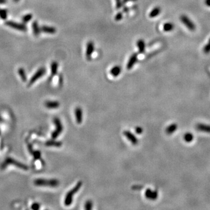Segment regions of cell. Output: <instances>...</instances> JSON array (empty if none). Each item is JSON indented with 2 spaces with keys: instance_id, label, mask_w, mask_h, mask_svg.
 <instances>
[{
  "instance_id": "1",
  "label": "cell",
  "mask_w": 210,
  "mask_h": 210,
  "mask_svg": "<svg viewBox=\"0 0 210 210\" xmlns=\"http://www.w3.org/2000/svg\"><path fill=\"white\" fill-rule=\"evenodd\" d=\"M82 185V182L81 181H78L77 184L72 188L71 190H69L68 192L65 195L64 199V204L66 206H69L71 205L72 201H73V197L75 194L79 190V189L81 188Z\"/></svg>"
},
{
  "instance_id": "2",
  "label": "cell",
  "mask_w": 210,
  "mask_h": 210,
  "mask_svg": "<svg viewBox=\"0 0 210 210\" xmlns=\"http://www.w3.org/2000/svg\"><path fill=\"white\" fill-rule=\"evenodd\" d=\"M34 185L37 186H50L55 187L59 186L60 181L57 179H37L34 181Z\"/></svg>"
},
{
  "instance_id": "3",
  "label": "cell",
  "mask_w": 210,
  "mask_h": 210,
  "mask_svg": "<svg viewBox=\"0 0 210 210\" xmlns=\"http://www.w3.org/2000/svg\"><path fill=\"white\" fill-rule=\"evenodd\" d=\"M9 165H14L16 167L20 168V169H23L25 170H28V169H29L26 165L23 164V163L18 162V160L13 159L11 158H8L5 160L4 161V163H2L1 165V168L2 169H4L5 167H6L7 166Z\"/></svg>"
},
{
  "instance_id": "4",
  "label": "cell",
  "mask_w": 210,
  "mask_h": 210,
  "mask_svg": "<svg viewBox=\"0 0 210 210\" xmlns=\"http://www.w3.org/2000/svg\"><path fill=\"white\" fill-rule=\"evenodd\" d=\"M53 121L55 125V130L51 134V138L55 139L62 133L63 131V126L60 120L57 117L54 118Z\"/></svg>"
},
{
  "instance_id": "5",
  "label": "cell",
  "mask_w": 210,
  "mask_h": 210,
  "mask_svg": "<svg viewBox=\"0 0 210 210\" xmlns=\"http://www.w3.org/2000/svg\"><path fill=\"white\" fill-rule=\"evenodd\" d=\"M181 22L186 26V27L191 31H194L195 29V26L194 23L188 16L186 15H181L180 18Z\"/></svg>"
},
{
  "instance_id": "6",
  "label": "cell",
  "mask_w": 210,
  "mask_h": 210,
  "mask_svg": "<svg viewBox=\"0 0 210 210\" xmlns=\"http://www.w3.org/2000/svg\"><path fill=\"white\" fill-rule=\"evenodd\" d=\"M46 73V69L44 68V67H42L40 68H39L38 70H37V71L34 74V75L33 76L31 79H30V81L29 82V85L28 86H30L32 85L33 83H34L36 81L38 80L39 78H40L41 76H43L44 74Z\"/></svg>"
},
{
  "instance_id": "7",
  "label": "cell",
  "mask_w": 210,
  "mask_h": 210,
  "mask_svg": "<svg viewBox=\"0 0 210 210\" xmlns=\"http://www.w3.org/2000/svg\"><path fill=\"white\" fill-rule=\"evenodd\" d=\"M5 25L8 26L13 28L14 29L20 30V31H26L27 28L25 24L22 23H18L12 21H7L5 23Z\"/></svg>"
},
{
  "instance_id": "8",
  "label": "cell",
  "mask_w": 210,
  "mask_h": 210,
  "mask_svg": "<svg viewBox=\"0 0 210 210\" xmlns=\"http://www.w3.org/2000/svg\"><path fill=\"white\" fill-rule=\"evenodd\" d=\"M124 135L129 140V141L131 142V143L135 145L138 143V139L137 138L135 135L132 133L131 131L128 130H125L123 132Z\"/></svg>"
},
{
  "instance_id": "9",
  "label": "cell",
  "mask_w": 210,
  "mask_h": 210,
  "mask_svg": "<svg viewBox=\"0 0 210 210\" xmlns=\"http://www.w3.org/2000/svg\"><path fill=\"white\" fill-rule=\"evenodd\" d=\"M95 50V45L93 42L92 41H89L88 42L87 45H86V57L88 60H90L92 57V54Z\"/></svg>"
},
{
  "instance_id": "10",
  "label": "cell",
  "mask_w": 210,
  "mask_h": 210,
  "mask_svg": "<svg viewBox=\"0 0 210 210\" xmlns=\"http://www.w3.org/2000/svg\"><path fill=\"white\" fill-rule=\"evenodd\" d=\"M145 196L147 199L155 200L158 197V193L156 190H152L151 188H147L145 192Z\"/></svg>"
},
{
  "instance_id": "11",
  "label": "cell",
  "mask_w": 210,
  "mask_h": 210,
  "mask_svg": "<svg viewBox=\"0 0 210 210\" xmlns=\"http://www.w3.org/2000/svg\"><path fill=\"white\" fill-rule=\"evenodd\" d=\"M138 60V54L137 53L133 54L131 56L129 60L127 62V68L128 69H131L132 68L134 67V64L137 62Z\"/></svg>"
},
{
  "instance_id": "12",
  "label": "cell",
  "mask_w": 210,
  "mask_h": 210,
  "mask_svg": "<svg viewBox=\"0 0 210 210\" xmlns=\"http://www.w3.org/2000/svg\"><path fill=\"white\" fill-rule=\"evenodd\" d=\"M75 115L76 123L78 124H81L82 122V110L80 107H77L75 109Z\"/></svg>"
},
{
  "instance_id": "13",
  "label": "cell",
  "mask_w": 210,
  "mask_h": 210,
  "mask_svg": "<svg viewBox=\"0 0 210 210\" xmlns=\"http://www.w3.org/2000/svg\"><path fill=\"white\" fill-rule=\"evenodd\" d=\"M45 106L48 109H57L60 106V103L58 101H47L44 103Z\"/></svg>"
},
{
  "instance_id": "14",
  "label": "cell",
  "mask_w": 210,
  "mask_h": 210,
  "mask_svg": "<svg viewBox=\"0 0 210 210\" xmlns=\"http://www.w3.org/2000/svg\"><path fill=\"white\" fill-rule=\"evenodd\" d=\"M41 30L45 33L48 34H54L57 31L55 27L48 26H43L41 27Z\"/></svg>"
},
{
  "instance_id": "15",
  "label": "cell",
  "mask_w": 210,
  "mask_h": 210,
  "mask_svg": "<svg viewBox=\"0 0 210 210\" xmlns=\"http://www.w3.org/2000/svg\"><path fill=\"white\" fill-rule=\"evenodd\" d=\"M62 142L61 141H55L54 139L49 140L46 142V146H54V147H61L62 146Z\"/></svg>"
},
{
  "instance_id": "16",
  "label": "cell",
  "mask_w": 210,
  "mask_h": 210,
  "mask_svg": "<svg viewBox=\"0 0 210 210\" xmlns=\"http://www.w3.org/2000/svg\"><path fill=\"white\" fill-rule=\"evenodd\" d=\"M137 47L138 48L139 52L140 53H142L145 51V43L142 39H139L137 41Z\"/></svg>"
},
{
  "instance_id": "17",
  "label": "cell",
  "mask_w": 210,
  "mask_h": 210,
  "mask_svg": "<svg viewBox=\"0 0 210 210\" xmlns=\"http://www.w3.org/2000/svg\"><path fill=\"white\" fill-rule=\"evenodd\" d=\"M121 68L119 66H114L110 70V74L112 76L114 77L118 76L121 73Z\"/></svg>"
},
{
  "instance_id": "18",
  "label": "cell",
  "mask_w": 210,
  "mask_h": 210,
  "mask_svg": "<svg viewBox=\"0 0 210 210\" xmlns=\"http://www.w3.org/2000/svg\"><path fill=\"white\" fill-rule=\"evenodd\" d=\"M161 12V9L160 7L156 6L151 11L150 13H149V16L150 18H155L156 16H158L159 15Z\"/></svg>"
},
{
  "instance_id": "19",
  "label": "cell",
  "mask_w": 210,
  "mask_h": 210,
  "mask_svg": "<svg viewBox=\"0 0 210 210\" xmlns=\"http://www.w3.org/2000/svg\"><path fill=\"white\" fill-rule=\"evenodd\" d=\"M58 64L56 61H53L51 64V72L52 75L54 76L57 74Z\"/></svg>"
},
{
  "instance_id": "20",
  "label": "cell",
  "mask_w": 210,
  "mask_h": 210,
  "mask_svg": "<svg viewBox=\"0 0 210 210\" xmlns=\"http://www.w3.org/2000/svg\"><path fill=\"white\" fill-rule=\"evenodd\" d=\"M177 128V126L176 124H170L166 128V132L167 134H171L176 130Z\"/></svg>"
},
{
  "instance_id": "21",
  "label": "cell",
  "mask_w": 210,
  "mask_h": 210,
  "mask_svg": "<svg viewBox=\"0 0 210 210\" xmlns=\"http://www.w3.org/2000/svg\"><path fill=\"white\" fill-rule=\"evenodd\" d=\"M163 30L165 32H170L172 30H173L174 29V25L172 23L170 22H167L165 23L164 25H163Z\"/></svg>"
},
{
  "instance_id": "22",
  "label": "cell",
  "mask_w": 210,
  "mask_h": 210,
  "mask_svg": "<svg viewBox=\"0 0 210 210\" xmlns=\"http://www.w3.org/2000/svg\"><path fill=\"white\" fill-rule=\"evenodd\" d=\"M32 27H33V33L35 36H38L40 34V29L39 27L38 23H37L36 21H34L33 23L32 24Z\"/></svg>"
},
{
  "instance_id": "23",
  "label": "cell",
  "mask_w": 210,
  "mask_h": 210,
  "mask_svg": "<svg viewBox=\"0 0 210 210\" xmlns=\"http://www.w3.org/2000/svg\"><path fill=\"white\" fill-rule=\"evenodd\" d=\"M197 128L201 131L206 132H210V126L204 124H198L197 125Z\"/></svg>"
},
{
  "instance_id": "24",
  "label": "cell",
  "mask_w": 210,
  "mask_h": 210,
  "mask_svg": "<svg viewBox=\"0 0 210 210\" xmlns=\"http://www.w3.org/2000/svg\"><path fill=\"white\" fill-rule=\"evenodd\" d=\"M18 74L19 75L20 77L22 79V81L23 82H26L27 80L26 75V73L25 71V69L22 68H20L19 69H18Z\"/></svg>"
},
{
  "instance_id": "25",
  "label": "cell",
  "mask_w": 210,
  "mask_h": 210,
  "mask_svg": "<svg viewBox=\"0 0 210 210\" xmlns=\"http://www.w3.org/2000/svg\"><path fill=\"white\" fill-rule=\"evenodd\" d=\"M93 207V202L91 200H87L85 204V209L86 210H91Z\"/></svg>"
},
{
  "instance_id": "26",
  "label": "cell",
  "mask_w": 210,
  "mask_h": 210,
  "mask_svg": "<svg viewBox=\"0 0 210 210\" xmlns=\"http://www.w3.org/2000/svg\"><path fill=\"white\" fill-rule=\"evenodd\" d=\"M0 18L3 20L6 19L7 18V11L6 9H0Z\"/></svg>"
},
{
  "instance_id": "27",
  "label": "cell",
  "mask_w": 210,
  "mask_h": 210,
  "mask_svg": "<svg viewBox=\"0 0 210 210\" xmlns=\"http://www.w3.org/2000/svg\"><path fill=\"white\" fill-rule=\"evenodd\" d=\"M32 15L30 13L29 14H27V15H25L22 18V21L24 23H27L28 22H29V21L32 19Z\"/></svg>"
},
{
  "instance_id": "28",
  "label": "cell",
  "mask_w": 210,
  "mask_h": 210,
  "mask_svg": "<svg viewBox=\"0 0 210 210\" xmlns=\"http://www.w3.org/2000/svg\"><path fill=\"white\" fill-rule=\"evenodd\" d=\"M193 135L190 134V133H187V134H186L185 135H184V140H185L186 142L191 141L193 139Z\"/></svg>"
},
{
  "instance_id": "29",
  "label": "cell",
  "mask_w": 210,
  "mask_h": 210,
  "mask_svg": "<svg viewBox=\"0 0 210 210\" xmlns=\"http://www.w3.org/2000/svg\"><path fill=\"white\" fill-rule=\"evenodd\" d=\"M203 51L205 54H208L210 53V42L208 41V43L204 46V48H203Z\"/></svg>"
},
{
  "instance_id": "30",
  "label": "cell",
  "mask_w": 210,
  "mask_h": 210,
  "mask_svg": "<svg viewBox=\"0 0 210 210\" xmlns=\"http://www.w3.org/2000/svg\"><path fill=\"white\" fill-rule=\"evenodd\" d=\"M31 153H32V155L34 156L35 159H39L40 158L41 153L39 151H32L31 152Z\"/></svg>"
},
{
  "instance_id": "31",
  "label": "cell",
  "mask_w": 210,
  "mask_h": 210,
  "mask_svg": "<svg viewBox=\"0 0 210 210\" xmlns=\"http://www.w3.org/2000/svg\"><path fill=\"white\" fill-rule=\"evenodd\" d=\"M135 131L137 134H141L143 132V129L141 127H137L135 128Z\"/></svg>"
},
{
  "instance_id": "32",
  "label": "cell",
  "mask_w": 210,
  "mask_h": 210,
  "mask_svg": "<svg viewBox=\"0 0 210 210\" xmlns=\"http://www.w3.org/2000/svg\"><path fill=\"white\" fill-rule=\"evenodd\" d=\"M122 18H123V13L121 12H118L115 16V20L116 21L120 20Z\"/></svg>"
},
{
  "instance_id": "33",
  "label": "cell",
  "mask_w": 210,
  "mask_h": 210,
  "mask_svg": "<svg viewBox=\"0 0 210 210\" xmlns=\"http://www.w3.org/2000/svg\"><path fill=\"white\" fill-rule=\"evenodd\" d=\"M143 188V186L141 185H134L132 187V189L134 190H141V189Z\"/></svg>"
},
{
  "instance_id": "34",
  "label": "cell",
  "mask_w": 210,
  "mask_h": 210,
  "mask_svg": "<svg viewBox=\"0 0 210 210\" xmlns=\"http://www.w3.org/2000/svg\"><path fill=\"white\" fill-rule=\"evenodd\" d=\"M116 8H120L121 7V6L123 5V2L121 1V0H116Z\"/></svg>"
},
{
  "instance_id": "35",
  "label": "cell",
  "mask_w": 210,
  "mask_h": 210,
  "mask_svg": "<svg viewBox=\"0 0 210 210\" xmlns=\"http://www.w3.org/2000/svg\"><path fill=\"white\" fill-rule=\"evenodd\" d=\"M40 205L38 204V203H34L33 204H32V208L33 209H34V210H36V209H39L40 208Z\"/></svg>"
},
{
  "instance_id": "36",
  "label": "cell",
  "mask_w": 210,
  "mask_h": 210,
  "mask_svg": "<svg viewBox=\"0 0 210 210\" xmlns=\"http://www.w3.org/2000/svg\"><path fill=\"white\" fill-rule=\"evenodd\" d=\"M205 2L207 6L210 7V0H205Z\"/></svg>"
},
{
  "instance_id": "37",
  "label": "cell",
  "mask_w": 210,
  "mask_h": 210,
  "mask_svg": "<svg viewBox=\"0 0 210 210\" xmlns=\"http://www.w3.org/2000/svg\"><path fill=\"white\" fill-rule=\"evenodd\" d=\"M62 76H60V78H59V83L60 85L61 84H62Z\"/></svg>"
},
{
  "instance_id": "38",
  "label": "cell",
  "mask_w": 210,
  "mask_h": 210,
  "mask_svg": "<svg viewBox=\"0 0 210 210\" xmlns=\"http://www.w3.org/2000/svg\"><path fill=\"white\" fill-rule=\"evenodd\" d=\"M136 1V0H123V3H125V2H128V1Z\"/></svg>"
},
{
  "instance_id": "39",
  "label": "cell",
  "mask_w": 210,
  "mask_h": 210,
  "mask_svg": "<svg viewBox=\"0 0 210 210\" xmlns=\"http://www.w3.org/2000/svg\"><path fill=\"white\" fill-rule=\"evenodd\" d=\"M6 2V0H0V4H5Z\"/></svg>"
},
{
  "instance_id": "40",
  "label": "cell",
  "mask_w": 210,
  "mask_h": 210,
  "mask_svg": "<svg viewBox=\"0 0 210 210\" xmlns=\"http://www.w3.org/2000/svg\"><path fill=\"white\" fill-rule=\"evenodd\" d=\"M19 1V0H13V1L15 2H18Z\"/></svg>"
},
{
  "instance_id": "41",
  "label": "cell",
  "mask_w": 210,
  "mask_h": 210,
  "mask_svg": "<svg viewBox=\"0 0 210 210\" xmlns=\"http://www.w3.org/2000/svg\"><path fill=\"white\" fill-rule=\"evenodd\" d=\"M1 121H2V119L1 117H0V122H1Z\"/></svg>"
},
{
  "instance_id": "42",
  "label": "cell",
  "mask_w": 210,
  "mask_h": 210,
  "mask_svg": "<svg viewBox=\"0 0 210 210\" xmlns=\"http://www.w3.org/2000/svg\"><path fill=\"white\" fill-rule=\"evenodd\" d=\"M209 42H210V39H209Z\"/></svg>"
}]
</instances>
